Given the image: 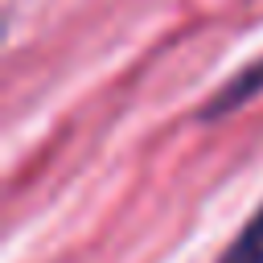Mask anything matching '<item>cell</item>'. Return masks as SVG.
<instances>
[{"label":"cell","instance_id":"cell-1","mask_svg":"<svg viewBox=\"0 0 263 263\" xmlns=\"http://www.w3.org/2000/svg\"><path fill=\"white\" fill-rule=\"evenodd\" d=\"M259 90H263V58H259V62H251L247 70H238V74H234V78H230V82H226V86H222V90H218V95L205 103V111H201V115H205V119L230 115L234 107L251 103Z\"/></svg>","mask_w":263,"mask_h":263},{"label":"cell","instance_id":"cell-2","mask_svg":"<svg viewBox=\"0 0 263 263\" xmlns=\"http://www.w3.org/2000/svg\"><path fill=\"white\" fill-rule=\"evenodd\" d=\"M218 263H263V205L247 218V226L234 234V242L218 255Z\"/></svg>","mask_w":263,"mask_h":263}]
</instances>
